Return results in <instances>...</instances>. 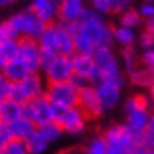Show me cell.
I'll list each match as a JSON object with an SVG mask.
<instances>
[{
	"label": "cell",
	"mask_w": 154,
	"mask_h": 154,
	"mask_svg": "<svg viewBox=\"0 0 154 154\" xmlns=\"http://www.w3.org/2000/svg\"><path fill=\"white\" fill-rule=\"evenodd\" d=\"M74 33L75 54L94 55L99 49L113 47V35L107 19L88 8L75 25H68Z\"/></svg>",
	"instance_id": "1"
},
{
	"label": "cell",
	"mask_w": 154,
	"mask_h": 154,
	"mask_svg": "<svg viewBox=\"0 0 154 154\" xmlns=\"http://www.w3.org/2000/svg\"><path fill=\"white\" fill-rule=\"evenodd\" d=\"M124 124L137 134H143L151 116V102L146 93H134L123 102Z\"/></svg>",
	"instance_id": "2"
},
{
	"label": "cell",
	"mask_w": 154,
	"mask_h": 154,
	"mask_svg": "<svg viewBox=\"0 0 154 154\" xmlns=\"http://www.w3.org/2000/svg\"><path fill=\"white\" fill-rule=\"evenodd\" d=\"M143 134L131 131L124 123H113L107 126L102 132L107 142V154H132Z\"/></svg>",
	"instance_id": "3"
},
{
	"label": "cell",
	"mask_w": 154,
	"mask_h": 154,
	"mask_svg": "<svg viewBox=\"0 0 154 154\" xmlns=\"http://www.w3.org/2000/svg\"><path fill=\"white\" fill-rule=\"evenodd\" d=\"M6 22L11 27V30L14 32L17 39H38L47 27V24L43 22L30 8L20 10L14 14H11L10 17H6Z\"/></svg>",
	"instance_id": "4"
},
{
	"label": "cell",
	"mask_w": 154,
	"mask_h": 154,
	"mask_svg": "<svg viewBox=\"0 0 154 154\" xmlns=\"http://www.w3.org/2000/svg\"><path fill=\"white\" fill-rule=\"evenodd\" d=\"M54 121L60 124V128L63 129L65 134L77 137L87 131L90 120L79 106H74V107L54 106Z\"/></svg>",
	"instance_id": "5"
},
{
	"label": "cell",
	"mask_w": 154,
	"mask_h": 154,
	"mask_svg": "<svg viewBox=\"0 0 154 154\" xmlns=\"http://www.w3.org/2000/svg\"><path fill=\"white\" fill-rule=\"evenodd\" d=\"M93 57H94V63H96V82H99V80L126 82L124 71H123V68L120 65L118 55L113 52V47L99 49V51L94 52Z\"/></svg>",
	"instance_id": "6"
},
{
	"label": "cell",
	"mask_w": 154,
	"mask_h": 154,
	"mask_svg": "<svg viewBox=\"0 0 154 154\" xmlns=\"http://www.w3.org/2000/svg\"><path fill=\"white\" fill-rule=\"evenodd\" d=\"M44 96L58 107H74L79 102V90H75L69 82L47 83Z\"/></svg>",
	"instance_id": "7"
},
{
	"label": "cell",
	"mask_w": 154,
	"mask_h": 154,
	"mask_svg": "<svg viewBox=\"0 0 154 154\" xmlns=\"http://www.w3.org/2000/svg\"><path fill=\"white\" fill-rule=\"evenodd\" d=\"M41 74L46 79L47 83H60V82H68L74 74L72 71V60L71 57L66 55H55L49 61L46 68L41 69Z\"/></svg>",
	"instance_id": "8"
},
{
	"label": "cell",
	"mask_w": 154,
	"mask_h": 154,
	"mask_svg": "<svg viewBox=\"0 0 154 154\" xmlns=\"http://www.w3.org/2000/svg\"><path fill=\"white\" fill-rule=\"evenodd\" d=\"M24 116L36 124V128L54 121V106L46 96L36 97L24 104Z\"/></svg>",
	"instance_id": "9"
},
{
	"label": "cell",
	"mask_w": 154,
	"mask_h": 154,
	"mask_svg": "<svg viewBox=\"0 0 154 154\" xmlns=\"http://www.w3.org/2000/svg\"><path fill=\"white\" fill-rule=\"evenodd\" d=\"M126 82L120 80H99L94 83L96 93L106 110L115 109L123 99V88Z\"/></svg>",
	"instance_id": "10"
},
{
	"label": "cell",
	"mask_w": 154,
	"mask_h": 154,
	"mask_svg": "<svg viewBox=\"0 0 154 154\" xmlns=\"http://www.w3.org/2000/svg\"><path fill=\"white\" fill-rule=\"evenodd\" d=\"M77 106L83 110V113L88 116V120H97V118H101L106 113V109L102 107L93 83H90L88 87H85L79 91V102H77Z\"/></svg>",
	"instance_id": "11"
},
{
	"label": "cell",
	"mask_w": 154,
	"mask_h": 154,
	"mask_svg": "<svg viewBox=\"0 0 154 154\" xmlns=\"http://www.w3.org/2000/svg\"><path fill=\"white\" fill-rule=\"evenodd\" d=\"M88 10L87 0H60L58 20L65 25H75Z\"/></svg>",
	"instance_id": "12"
},
{
	"label": "cell",
	"mask_w": 154,
	"mask_h": 154,
	"mask_svg": "<svg viewBox=\"0 0 154 154\" xmlns=\"http://www.w3.org/2000/svg\"><path fill=\"white\" fill-rule=\"evenodd\" d=\"M17 57L22 60L30 72H39V60H41V47L36 39L22 38L19 39Z\"/></svg>",
	"instance_id": "13"
},
{
	"label": "cell",
	"mask_w": 154,
	"mask_h": 154,
	"mask_svg": "<svg viewBox=\"0 0 154 154\" xmlns=\"http://www.w3.org/2000/svg\"><path fill=\"white\" fill-rule=\"evenodd\" d=\"M19 83L20 87V91L24 93L25 101L29 102L32 99H36V97L44 96L46 93V87H47V82L43 77L41 72H32L25 77L22 82H16Z\"/></svg>",
	"instance_id": "14"
},
{
	"label": "cell",
	"mask_w": 154,
	"mask_h": 154,
	"mask_svg": "<svg viewBox=\"0 0 154 154\" xmlns=\"http://www.w3.org/2000/svg\"><path fill=\"white\" fill-rule=\"evenodd\" d=\"M58 6L60 0H32L29 8L49 25L58 20Z\"/></svg>",
	"instance_id": "15"
},
{
	"label": "cell",
	"mask_w": 154,
	"mask_h": 154,
	"mask_svg": "<svg viewBox=\"0 0 154 154\" xmlns=\"http://www.w3.org/2000/svg\"><path fill=\"white\" fill-rule=\"evenodd\" d=\"M72 71L90 80V83L96 82V63L94 57L88 54H74L72 57Z\"/></svg>",
	"instance_id": "16"
},
{
	"label": "cell",
	"mask_w": 154,
	"mask_h": 154,
	"mask_svg": "<svg viewBox=\"0 0 154 154\" xmlns=\"http://www.w3.org/2000/svg\"><path fill=\"white\" fill-rule=\"evenodd\" d=\"M55 29H57V38H58V54L66 55V57H72L75 54L72 30L61 22H55Z\"/></svg>",
	"instance_id": "17"
},
{
	"label": "cell",
	"mask_w": 154,
	"mask_h": 154,
	"mask_svg": "<svg viewBox=\"0 0 154 154\" xmlns=\"http://www.w3.org/2000/svg\"><path fill=\"white\" fill-rule=\"evenodd\" d=\"M112 35H113V46H118L120 49L137 46L138 32L134 29H129V27H123L120 24H116L112 27Z\"/></svg>",
	"instance_id": "18"
},
{
	"label": "cell",
	"mask_w": 154,
	"mask_h": 154,
	"mask_svg": "<svg viewBox=\"0 0 154 154\" xmlns=\"http://www.w3.org/2000/svg\"><path fill=\"white\" fill-rule=\"evenodd\" d=\"M2 72H3V75H5L11 83L22 82L27 75L32 74V72H30V69L27 68V65H25V63L20 60L19 57L13 58L11 61L6 63V65L2 68Z\"/></svg>",
	"instance_id": "19"
},
{
	"label": "cell",
	"mask_w": 154,
	"mask_h": 154,
	"mask_svg": "<svg viewBox=\"0 0 154 154\" xmlns=\"http://www.w3.org/2000/svg\"><path fill=\"white\" fill-rule=\"evenodd\" d=\"M118 58H120V65L123 68L124 74H131L140 66V52L137 51V47L120 49Z\"/></svg>",
	"instance_id": "20"
},
{
	"label": "cell",
	"mask_w": 154,
	"mask_h": 154,
	"mask_svg": "<svg viewBox=\"0 0 154 154\" xmlns=\"http://www.w3.org/2000/svg\"><path fill=\"white\" fill-rule=\"evenodd\" d=\"M22 116H24V104L14 102L11 99L2 101V106H0V121L11 124L13 121H16Z\"/></svg>",
	"instance_id": "21"
},
{
	"label": "cell",
	"mask_w": 154,
	"mask_h": 154,
	"mask_svg": "<svg viewBox=\"0 0 154 154\" xmlns=\"http://www.w3.org/2000/svg\"><path fill=\"white\" fill-rule=\"evenodd\" d=\"M36 41H38V44L41 47V51H46V52H51V54L58 55V38H57L55 22L54 24H49Z\"/></svg>",
	"instance_id": "22"
},
{
	"label": "cell",
	"mask_w": 154,
	"mask_h": 154,
	"mask_svg": "<svg viewBox=\"0 0 154 154\" xmlns=\"http://www.w3.org/2000/svg\"><path fill=\"white\" fill-rule=\"evenodd\" d=\"M128 79L131 82V85H134L135 88L148 90L154 83V74H152L151 69L140 65L135 71H132L131 74H128Z\"/></svg>",
	"instance_id": "23"
},
{
	"label": "cell",
	"mask_w": 154,
	"mask_h": 154,
	"mask_svg": "<svg viewBox=\"0 0 154 154\" xmlns=\"http://www.w3.org/2000/svg\"><path fill=\"white\" fill-rule=\"evenodd\" d=\"M10 128H11V132H13V137H14L16 140H22V142H25V140L30 135H33L38 129L36 124H35L33 121H30L29 118H25V116L13 121L10 124Z\"/></svg>",
	"instance_id": "24"
},
{
	"label": "cell",
	"mask_w": 154,
	"mask_h": 154,
	"mask_svg": "<svg viewBox=\"0 0 154 154\" xmlns=\"http://www.w3.org/2000/svg\"><path fill=\"white\" fill-rule=\"evenodd\" d=\"M19 39L0 38V68H3L8 61L17 57Z\"/></svg>",
	"instance_id": "25"
},
{
	"label": "cell",
	"mask_w": 154,
	"mask_h": 154,
	"mask_svg": "<svg viewBox=\"0 0 154 154\" xmlns=\"http://www.w3.org/2000/svg\"><path fill=\"white\" fill-rule=\"evenodd\" d=\"M118 24L123 27H129V29L138 30L140 27L145 25V20H143L142 14L138 13V10L132 6V8L123 11L121 14H118Z\"/></svg>",
	"instance_id": "26"
},
{
	"label": "cell",
	"mask_w": 154,
	"mask_h": 154,
	"mask_svg": "<svg viewBox=\"0 0 154 154\" xmlns=\"http://www.w3.org/2000/svg\"><path fill=\"white\" fill-rule=\"evenodd\" d=\"M38 132L43 135V138L46 140V142H49L51 145L55 143V142H58V140H61V137L65 135V132H63V129L60 128V124L55 123V121H51L47 124L39 126Z\"/></svg>",
	"instance_id": "27"
},
{
	"label": "cell",
	"mask_w": 154,
	"mask_h": 154,
	"mask_svg": "<svg viewBox=\"0 0 154 154\" xmlns=\"http://www.w3.org/2000/svg\"><path fill=\"white\" fill-rule=\"evenodd\" d=\"M25 145H27V149H29V154H44L49 149V146H51V143L43 138L38 129L33 135H30L25 140Z\"/></svg>",
	"instance_id": "28"
},
{
	"label": "cell",
	"mask_w": 154,
	"mask_h": 154,
	"mask_svg": "<svg viewBox=\"0 0 154 154\" xmlns=\"http://www.w3.org/2000/svg\"><path fill=\"white\" fill-rule=\"evenodd\" d=\"M83 154H107V142L104 135L97 134L90 138V142L83 149Z\"/></svg>",
	"instance_id": "29"
},
{
	"label": "cell",
	"mask_w": 154,
	"mask_h": 154,
	"mask_svg": "<svg viewBox=\"0 0 154 154\" xmlns=\"http://www.w3.org/2000/svg\"><path fill=\"white\" fill-rule=\"evenodd\" d=\"M88 8H91L93 11H96L97 14H101L104 17H107L112 13V0H87Z\"/></svg>",
	"instance_id": "30"
},
{
	"label": "cell",
	"mask_w": 154,
	"mask_h": 154,
	"mask_svg": "<svg viewBox=\"0 0 154 154\" xmlns=\"http://www.w3.org/2000/svg\"><path fill=\"white\" fill-rule=\"evenodd\" d=\"M0 154H29V149H27L25 142L13 138L10 143H6L3 148H0Z\"/></svg>",
	"instance_id": "31"
},
{
	"label": "cell",
	"mask_w": 154,
	"mask_h": 154,
	"mask_svg": "<svg viewBox=\"0 0 154 154\" xmlns=\"http://www.w3.org/2000/svg\"><path fill=\"white\" fill-rule=\"evenodd\" d=\"M138 47V51H146V49H151L154 47V36L149 33V32H146L145 29L138 33V38H137V46Z\"/></svg>",
	"instance_id": "32"
},
{
	"label": "cell",
	"mask_w": 154,
	"mask_h": 154,
	"mask_svg": "<svg viewBox=\"0 0 154 154\" xmlns=\"http://www.w3.org/2000/svg\"><path fill=\"white\" fill-rule=\"evenodd\" d=\"M140 65L154 71V47L140 51Z\"/></svg>",
	"instance_id": "33"
},
{
	"label": "cell",
	"mask_w": 154,
	"mask_h": 154,
	"mask_svg": "<svg viewBox=\"0 0 154 154\" xmlns=\"http://www.w3.org/2000/svg\"><path fill=\"white\" fill-rule=\"evenodd\" d=\"M134 2L135 0H112V13L113 14H121L123 11L129 10L134 6Z\"/></svg>",
	"instance_id": "34"
},
{
	"label": "cell",
	"mask_w": 154,
	"mask_h": 154,
	"mask_svg": "<svg viewBox=\"0 0 154 154\" xmlns=\"http://www.w3.org/2000/svg\"><path fill=\"white\" fill-rule=\"evenodd\" d=\"M13 138H14V137H13V132H11L10 124L0 121V148H3L6 143H10Z\"/></svg>",
	"instance_id": "35"
},
{
	"label": "cell",
	"mask_w": 154,
	"mask_h": 154,
	"mask_svg": "<svg viewBox=\"0 0 154 154\" xmlns=\"http://www.w3.org/2000/svg\"><path fill=\"white\" fill-rule=\"evenodd\" d=\"M138 13L142 14L143 20H148L154 17V3L152 2H140L138 5Z\"/></svg>",
	"instance_id": "36"
},
{
	"label": "cell",
	"mask_w": 154,
	"mask_h": 154,
	"mask_svg": "<svg viewBox=\"0 0 154 154\" xmlns=\"http://www.w3.org/2000/svg\"><path fill=\"white\" fill-rule=\"evenodd\" d=\"M10 88H11V82L3 75V72H0V101L8 99Z\"/></svg>",
	"instance_id": "37"
},
{
	"label": "cell",
	"mask_w": 154,
	"mask_h": 154,
	"mask_svg": "<svg viewBox=\"0 0 154 154\" xmlns=\"http://www.w3.org/2000/svg\"><path fill=\"white\" fill-rule=\"evenodd\" d=\"M68 82L71 83V85H72L75 90H79V91L90 85V80L85 79V77H82V75H79V74H72V75H71V79H69Z\"/></svg>",
	"instance_id": "38"
},
{
	"label": "cell",
	"mask_w": 154,
	"mask_h": 154,
	"mask_svg": "<svg viewBox=\"0 0 154 154\" xmlns=\"http://www.w3.org/2000/svg\"><path fill=\"white\" fill-rule=\"evenodd\" d=\"M0 38H11V39H17V36L14 35V32L11 30V27L8 25L6 19L0 22Z\"/></svg>",
	"instance_id": "39"
},
{
	"label": "cell",
	"mask_w": 154,
	"mask_h": 154,
	"mask_svg": "<svg viewBox=\"0 0 154 154\" xmlns=\"http://www.w3.org/2000/svg\"><path fill=\"white\" fill-rule=\"evenodd\" d=\"M146 134H149L152 138H154V110L151 112V116H149V121H148V126H146Z\"/></svg>",
	"instance_id": "40"
},
{
	"label": "cell",
	"mask_w": 154,
	"mask_h": 154,
	"mask_svg": "<svg viewBox=\"0 0 154 154\" xmlns=\"http://www.w3.org/2000/svg\"><path fill=\"white\" fill-rule=\"evenodd\" d=\"M143 29H145L146 32H149L152 36H154V17H152V19H148V20H145Z\"/></svg>",
	"instance_id": "41"
},
{
	"label": "cell",
	"mask_w": 154,
	"mask_h": 154,
	"mask_svg": "<svg viewBox=\"0 0 154 154\" xmlns=\"http://www.w3.org/2000/svg\"><path fill=\"white\" fill-rule=\"evenodd\" d=\"M148 97H149V102H151V107H152V110H154V83L148 88Z\"/></svg>",
	"instance_id": "42"
},
{
	"label": "cell",
	"mask_w": 154,
	"mask_h": 154,
	"mask_svg": "<svg viewBox=\"0 0 154 154\" xmlns=\"http://www.w3.org/2000/svg\"><path fill=\"white\" fill-rule=\"evenodd\" d=\"M17 0H0V8H5V6H10L13 3H16Z\"/></svg>",
	"instance_id": "43"
},
{
	"label": "cell",
	"mask_w": 154,
	"mask_h": 154,
	"mask_svg": "<svg viewBox=\"0 0 154 154\" xmlns=\"http://www.w3.org/2000/svg\"><path fill=\"white\" fill-rule=\"evenodd\" d=\"M145 154H154V149H149V151H146Z\"/></svg>",
	"instance_id": "44"
},
{
	"label": "cell",
	"mask_w": 154,
	"mask_h": 154,
	"mask_svg": "<svg viewBox=\"0 0 154 154\" xmlns=\"http://www.w3.org/2000/svg\"><path fill=\"white\" fill-rule=\"evenodd\" d=\"M140 2H152L154 3V0H140Z\"/></svg>",
	"instance_id": "45"
},
{
	"label": "cell",
	"mask_w": 154,
	"mask_h": 154,
	"mask_svg": "<svg viewBox=\"0 0 154 154\" xmlns=\"http://www.w3.org/2000/svg\"><path fill=\"white\" fill-rule=\"evenodd\" d=\"M0 72H2V68H0Z\"/></svg>",
	"instance_id": "46"
},
{
	"label": "cell",
	"mask_w": 154,
	"mask_h": 154,
	"mask_svg": "<svg viewBox=\"0 0 154 154\" xmlns=\"http://www.w3.org/2000/svg\"><path fill=\"white\" fill-rule=\"evenodd\" d=\"M152 74H154V71H152Z\"/></svg>",
	"instance_id": "47"
}]
</instances>
